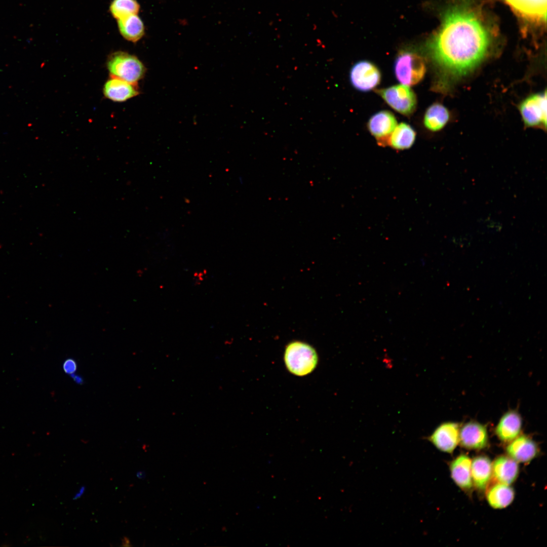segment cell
<instances>
[{
	"label": "cell",
	"instance_id": "cell-1",
	"mask_svg": "<svg viewBox=\"0 0 547 547\" xmlns=\"http://www.w3.org/2000/svg\"><path fill=\"white\" fill-rule=\"evenodd\" d=\"M491 41L489 29L476 12L455 6L446 12L428 45L442 73L453 79L465 75L479 64Z\"/></svg>",
	"mask_w": 547,
	"mask_h": 547
},
{
	"label": "cell",
	"instance_id": "cell-2",
	"mask_svg": "<svg viewBox=\"0 0 547 547\" xmlns=\"http://www.w3.org/2000/svg\"><path fill=\"white\" fill-rule=\"evenodd\" d=\"M106 65L111 76L137 85L146 72L145 67L138 58L122 51L111 54Z\"/></svg>",
	"mask_w": 547,
	"mask_h": 547
},
{
	"label": "cell",
	"instance_id": "cell-3",
	"mask_svg": "<svg viewBox=\"0 0 547 547\" xmlns=\"http://www.w3.org/2000/svg\"><path fill=\"white\" fill-rule=\"evenodd\" d=\"M284 360L290 372L298 376H304L315 368L318 356L315 349L310 345L300 341H293L286 347Z\"/></svg>",
	"mask_w": 547,
	"mask_h": 547
},
{
	"label": "cell",
	"instance_id": "cell-4",
	"mask_svg": "<svg viewBox=\"0 0 547 547\" xmlns=\"http://www.w3.org/2000/svg\"><path fill=\"white\" fill-rule=\"evenodd\" d=\"M397 80L404 85L414 86L420 82L426 72L423 58L410 51H402L397 56L394 65Z\"/></svg>",
	"mask_w": 547,
	"mask_h": 547
},
{
	"label": "cell",
	"instance_id": "cell-5",
	"mask_svg": "<svg viewBox=\"0 0 547 547\" xmlns=\"http://www.w3.org/2000/svg\"><path fill=\"white\" fill-rule=\"evenodd\" d=\"M375 92L390 107L405 116L411 115L416 109V96L409 86L395 85L376 90Z\"/></svg>",
	"mask_w": 547,
	"mask_h": 547
},
{
	"label": "cell",
	"instance_id": "cell-6",
	"mask_svg": "<svg viewBox=\"0 0 547 547\" xmlns=\"http://www.w3.org/2000/svg\"><path fill=\"white\" fill-rule=\"evenodd\" d=\"M519 111L527 127L546 126V93H537L524 99L519 105Z\"/></svg>",
	"mask_w": 547,
	"mask_h": 547
},
{
	"label": "cell",
	"instance_id": "cell-7",
	"mask_svg": "<svg viewBox=\"0 0 547 547\" xmlns=\"http://www.w3.org/2000/svg\"><path fill=\"white\" fill-rule=\"evenodd\" d=\"M349 77L355 89L361 92H368L380 84L381 75L375 64L369 61L362 60L351 67Z\"/></svg>",
	"mask_w": 547,
	"mask_h": 547
},
{
	"label": "cell",
	"instance_id": "cell-8",
	"mask_svg": "<svg viewBox=\"0 0 547 547\" xmlns=\"http://www.w3.org/2000/svg\"><path fill=\"white\" fill-rule=\"evenodd\" d=\"M503 1L523 20L536 24L545 22L546 0Z\"/></svg>",
	"mask_w": 547,
	"mask_h": 547
},
{
	"label": "cell",
	"instance_id": "cell-9",
	"mask_svg": "<svg viewBox=\"0 0 547 547\" xmlns=\"http://www.w3.org/2000/svg\"><path fill=\"white\" fill-rule=\"evenodd\" d=\"M397 121L394 114L388 110H381L369 119L367 127L369 132L375 138L380 146H387L390 134L397 126Z\"/></svg>",
	"mask_w": 547,
	"mask_h": 547
},
{
	"label": "cell",
	"instance_id": "cell-10",
	"mask_svg": "<svg viewBox=\"0 0 547 547\" xmlns=\"http://www.w3.org/2000/svg\"><path fill=\"white\" fill-rule=\"evenodd\" d=\"M460 425L457 422H445L440 424L427 438L438 450L452 453L459 443Z\"/></svg>",
	"mask_w": 547,
	"mask_h": 547
},
{
	"label": "cell",
	"instance_id": "cell-11",
	"mask_svg": "<svg viewBox=\"0 0 547 547\" xmlns=\"http://www.w3.org/2000/svg\"><path fill=\"white\" fill-rule=\"evenodd\" d=\"M459 442L467 449L480 450L488 443V436L485 425L476 421H470L459 429Z\"/></svg>",
	"mask_w": 547,
	"mask_h": 547
},
{
	"label": "cell",
	"instance_id": "cell-12",
	"mask_svg": "<svg viewBox=\"0 0 547 547\" xmlns=\"http://www.w3.org/2000/svg\"><path fill=\"white\" fill-rule=\"evenodd\" d=\"M522 419L516 410H510L501 416L497 424L495 432L498 439L503 442H510L517 438L521 432Z\"/></svg>",
	"mask_w": 547,
	"mask_h": 547
},
{
	"label": "cell",
	"instance_id": "cell-13",
	"mask_svg": "<svg viewBox=\"0 0 547 547\" xmlns=\"http://www.w3.org/2000/svg\"><path fill=\"white\" fill-rule=\"evenodd\" d=\"M103 92L105 97L115 102H124L139 94L137 85L112 76L105 83Z\"/></svg>",
	"mask_w": 547,
	"mask_h": 547
},
{
	"label": "cell",
	"instance_id": "cell-14",
	"mask_svg": "<svg viewBox=\"0 0 547 547\" xmlns=\"http://www.w3.org/2000/svg\"><path fill=\"white\" fill-rule=\"evenodd\" d=\"M506 452L517 462L526 463L537 454L538 448L536 443L527 436L517 437L506 447Z\"/></svg>",
	"mask_w": 547,
	"mask_h": 547
},
{
	"label": "cell",
	"instance_id": "cell-15",
	"mask_svg": "<svg viewBox=\"0 0 547 547\" xmlns=\"http://www.w3.org/2000/svg\"><path fill=\"white\" fill-rule=\"evenodd\" d=\"M471 463L472 461L469 457L461 454L450 464L452 479L458 487L464 491L470 490L473 486Z\"/></svg>",
	"mask_w": 547,
	"mask_h": 547
},
{
	"label": "cell",
	"instance_id": "cell-16",
	"mask_svg": "<svg viewBox=\"0 0 547 547\" xmlns=\"http://www.w3.org/2000/svg\"><path fill=\"white\" fill-rule=\"evenodd\" d=\"M518 473V464L511 457L499 456L492 464V474L499 483L510 485L517 479Z\"/></svg>",
	"mask_w": 547,
	"mask_h": 547
},
{
	"label": "cell",
	"instance_id": "cell-17",
	"mask_svg": "<svg viewBox=\"0 0 547 547\" xmlns=\"http://www.w3.org/2000/svg\"><path fill=\"white\" fill-rule=\"evenodd\" d=\"M492 475V463L486 456L475 457L471 463L472 482L479 490L484 491L487 487Z\"/></svg>",
	"mask_w": 547,
	"mask_h": 547
},
{
	"label": "cell",
	"instance_id": "cell-18",
	"mask_svg": "<svg viewBox=\"0 0 547 547\" xmlns=\"http://www.w3.org/2000/svg\"><path fill=\"white\" fill-rule=\"evenodd\" d=\"M416 135L415 131L410 125L401 123L389 136L387 146L396 150L408 149L413 144Z\"/></svg>",
	"mask_w": 547,
	"mask_h": 547
},
{
	"label": "cell",
	"instance_id": "cell-19",
	"mask_svg": "<svg viewBox=\"0 0 547 547\" xmlns=\"http://www.w3.org/2000/svg\"><path fill=\"white\" fill-rule=\"evenodd\" d=\"M449 118L450 113L448 109L440 103H435L426 110L423 123L426 129L436 132L442 129L448 122Z\"/></svg>",
	"mask_w": 547,
	"mask_h": 547
},
{
	"label": "cell",
	"instance_id": "cell-20",
	"mask_svg": "<svg viewBox=\"0 0 547 547\" xmlns=\"http://www.w3.org/2000/svg\"><path fill=\"white\" fill-rule=\"evenodd\" d=\"M118 27L122 35L132 42L139 41L144 34V26L137 14L118 20Z\"/></svg>",
	"mask_w": 547,
	"mask_h": 547
},
{
	"label": "cell",
	"instance_id": "cell-21",
	"mask_svg": "<svg viewBox=\"0 0 547 547\" xmlns=\"http://www.w3.org/2000/svg\"><path fill=\"white\" fill-rule=\"evenodd\" d=\"M515 493L509 485L499 483L492 486L487 493V500L494 509H502L513 501Z\"/></svg>",
	"mask_w": 547,
	"mask_h": 547
},
{
	"label": "cell",
	"instance_id": "cell-22",
	"mask_svg": "<svg viewBox=\"0 0 547 547\" xmlns=\"http://www.w3.org/2000/svg\"><path fill=\"white\" fill-rule=\"evenodd\" d=\"M139 9L136 0H113L110 6L111 13L118 20L137 14Z\"/></svg>",
	"mask_w": 547,
	"mask_h": 547
},
{
	"label": "cell",
	"instance_id": "cell-23",
	"mask_svg": "<svg viewBox=\"0 0 547 547\" xmlns=\"http://www.w3.org/2000/svg\"><path fill=\"white\" fill-rule=\"evenodd\" d=\"M63 369L65 373L69 374H73L76 370L77 365L76 362L72 359L66 360L63 365Z\"/></svg>",
	"mask_w": 547,
	"mask_h": 547
},
{
	"label": "cell",
	"instance_id": "cell-24",
	"mask_svg": "<svg viewBox=\"0 0 547 547\" xmlns=\"http://www.w3.org/2000/svg\"><path fill=\"white\" fill-rule=\"evenodd\" d=\"M86 490V487L85 486H82L79 489L78 491L75 493L73 497V500H76L81 498L85 493Z\"/></svg>",
	"mask_w": 547,
	"mask_h": 547
},
{
	"label": "cell",
	"instance_id": "cell-25",
	"mask_svg": "<svg viewBox=\"0 0 547 547\" xmlns=\"http://www.w3.org/2000/svg\"><path fill=\"white\" fill-rule=\"evenodd\" d=\"M122 546H132L130 543V541L129 538L126 536H124L122 539Z\"/></svg>",
	"mask_w": 547,
	"mask_h": 547
},
{
	"label": "cell",
	"instance_id": "cell-26",
	"mask_svg": "<svg viewBox=\"0 0 547 547\" xmlns=\"http://www.w3.org/2000/svg\"><path fill=\"white\" fill-rule=\"evenodd\" d=\"M136 476L138 479H142L145 477V473L144 471H140L137 472Z\"/></svg>",
	"mask_w": 547,
	"mask_h": 547
},
{
	"label": "cell",
	"instance_id": "cell-27",
	"mask_svg": "<svg viewBox=\"0 0 547 547\" xmlns=\"http://www.w3.org/2000/svg\"><path fill=\"white\" fill-rule=\"evenodd\" d=\"M74 380L77 383H81L83 381L82 378L79 376H74Z\"/></svg>",
	"mask_w": 547,
	"mask_h": 547
}]
</instances>
